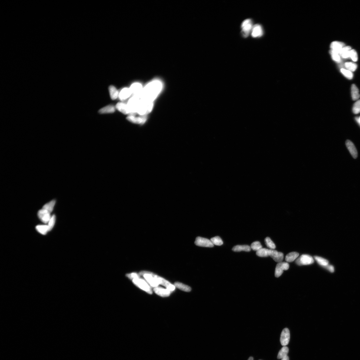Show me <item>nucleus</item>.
I'll return each instance as SVG.
<instances>
[{
    "mask_svg": "<svg viewBox=\"0 0 360 360\" xmlns=\"http://www.w3.org/2000/svg\"><path fill=\"white\" fill-rule=\"evenodd\" d=\"M115 108L113 106L108 105L102 108L99 111L101 114L110 113L115 112Z\"/></svg>",
    "mask_w": 360,
    "mask_h": 360,
    "instance_id": "nucleus-24",
    "label": "nucleus"
},
{
    "mask_svg": "<svg viewBox=\"0 0 360 360\" xmlns=\"http://www.w3.org/2000/svg\"><path fill=\"white\" fill-rule=\"evenodd\" d=\"M151 273L149 272L143 271L140 273V275H143L144 277L151 286L155 287H157L159 284L155 278L151 274Z\"/></svg>",
    "mask_w": 360,
    "mask_h": 360,
    "instance_id": "nucleus-9",
    "label": "nucleus"
},
{
    "mask_svg": "<svg viewBox=\"0 0 360 360\" xmlns=\"http://www.w3.org/2000/svg\"><path fill=\"white\" fill-rule=\"evenodd\" d=\"M251 250V248L248 245H237L232 248L233 251L235 252H240L245 251L249 252Z\"/></svg>",
    "mask_w": 360,
    "mask_h": 360,
    "instance_id": "nucleus-23",
    "label": "nucleus"
},
{
    "mask_svg": "<svg viewBox=\"0 0 360 360\" xmlns=\"http://www.w3.org/2000/svg\"><path fill=\"white\" fill-rule=\"evenodd\" d=\"M174 286L178 288V289L182 290L183 291L190 292L191 290V288L190 287L187 286V285L183 284L182 283L175 282L174 284Z\"/></svg>",
    "mask_w": 360,
    "mask_h": 360,
    "instance_id": "nucleus-29",
    "label": "nucleus"
},
{
    "mask_svg": "<svg viewBox=\"0 0 360 360\" xmlns=\"http://www.w3.org/2000/svg\"><path fill=\"white\" fill-rule=\"evenodd\" d=\"M269 256L271 257L275 262L278 263L282 262L284 258V254L282 253L271 249L269 250Z\"/></svg>",
    "mask_w": 360,
    "mask_h": 360,
    "instance_id": "nucleus-15",
    "label": "nucleus"
},
{
    "mask_svg": "<svg viewBox=\"0 0 360 360\" xmlns=\"http://www.w3.org/2000/svg\"><path fill=\"white\" fill-rule=\"evenodd\" d=\"M269 250L265 248L262 249L257 252V255L261 257H267L269 256Z\"/></svg>",
    "mask_w": 360,
    "mask_h": 360,
    "instance_id": "nucleus-31",
    "label": "nucleus"
},
{
    "mask_svg": "<svg viewBox=\"0 0 360 360\" xmlns=\"http://www.w3.org/2000/svg\"><path fill=\"white\" fill-rule=\"evenodd\" d=\"M56 221V216L55 215H53L52 216L51 219L49 220L48 222V227H49V231L51 230L52 228L54 227V224H55Z\"/></svg>",
    "mask_w": 360,
    "mask_h": 360,
    "instance_id": "nucleus-41",
    "label": "nucleus"
},
{
    "mask_svg": "<svg viewBox=\"0 0 360 360\" xmlns=\"http://www.w3.org/2000/svg\"><path fill=\"white\" fill-rule=\"evenodd\" d=\"M341 73L347 78L351 80L353 78L354 75L352 72L344 68L341 69Z\"/></svg>",
    "mask_w": 360,
    "mask_h": 360,
    "instance_id": "nucleus-35",
    "label": "nucleus"
},
{
    "mask_svg": "<svg viewBox=\"0 0 360 360\" xmlns=\"http://www.w3.org/2000/svg\"><path fill=\"white\" fill-rule=\"evenodd\" d=\"M133 282L136 286L147 292L149 294H152L153 292L150 287L145 280L140 279V278H137L133 279Z\"/></svg>",
    "mask_w": 360,
    "mask_h": 360,
    "instance_id": "nucleus-5",
    "label": "nucleus"
},
{
    "mask_svg": "<svg viewBox=\"0 0 360 360\" xmlns=\"http://www.w3.org/2000/svg\"><path fill=\"white\" fill-rule=\"evenodd\" d=\"M195 244L198 246L201 247H214V245L210 240L201 237L196 238Z\"/></svg>",
    "mask_w": 360,
    "mask_h": 360,
    "instance_id": "nucleus-11",
    "label": "nucleus"
},
{
    "mask_svg": "<svg viewBox=\"0 0 360 360\" xmlns=\"http://www.w3.org/2000/svg\"><path fill=\"white\" fill-rule=\"evenodd\" d=\"M140 101L141 99L138 96H133L129 100L127 105L130 111V114L137 113L138 108Z\"/></svg>",
    "mask_w": 360,
    "mask_h": 360,
    "instance_id": "nucleus-3",
    "label": "nucleus"
},
{
    "mask_svg": "<svg viewBox=\"0 0 360 360\" xmlns=\"http://www.w3.org/2000/svg\"></svg>",
    "mask_w": 360,
    "mask_h": 360,
    "instance_id": "nucleus-49",
    "label": "nucleus"
},
{
    "mask_svg": "<svg viewBox=\"0 0 360 360\" xmlns=\"http://www.w3.org/2000/svg\"><path fill=\"white\" fill-rule=\"evenodd\" d=\"M289 265L286 262H280L278 263L275 268V277H279L283 274L284 270H287L289 269Z\"/></svg>",
    "mask_w": 360,
    "mask_h": 360,
    "instance_id": "nucleus-10",
    "label": "nucleus"
},
{
    "mask_svg": "<svg viewBox=\"0 0 360 360\" xmlns=\"http://www.w3.org/2000/svg\"><path fill=\"white\" fill-rule=\"evenodd\" d=\"M314 259L321 266L326 267L329 264L328 261L321 257L314 256Z\"/></svg>",
    "mask_w": 360,
    "mask_h": 360,
    "instance_id": "nucleus-32",
    "label": "nucleus"
},
{
    "mask_svg": "<svg viewBox=\"0 0 360 360\" xmlns=\"http://www.w3.org/2000/svg\"><path fill=\"white\" fill-rule=\"evenodd\" d=\"M38 231L43 235H45L49 231V227L47 225H38L36 227Z\"/></svg>",
    "mask_w": 360,
    "mask_h": 360,
    "instance_id": "nucleus-30",
    "label": "nucleus"
},
{
    "mask_svg": "<svg viewBox=\"0 0 360 360\" xmlns=\"http://www.w3.org/2000/svg\"><path fill=\"white\" fill-rule=\"evenodd\" d=\"M56 203V201L53 200L50 202L47 203V204L45 205L43 207V209H45L51 213L53 211V207Z\"/></svg>",
    "mask_w": 360,
    "mask_h": 360,
    "instance_id": "nucleus-34",
    "label": "nucleus"
},
{
    "mask_svg": "<svg viewBox=\"0 0 360 360\" xmlns=\"http://www.w3.org/2000/svg\"><path fill=\"white\" fill-rule=\"evenodd\" d=\"M352 111L355 114L360 113V100L357 101L354 103L352 108Z\"/></svg>",
    "mask_w": 360,
    "mask_h": 360,
    "instance_id": "nucleus-39",
    "label": "nucleus"
},
{
    "mask_svg": "<svg viewBox=\"0 0 360 360\" xmlns=\"http://www.w3.org/2000/svg\"><path fill=\"white\" fill-rule=\"evenodd\" d=\"M299 254L296 252H293L288 254L285 257V260L286 262H294L299 256Z\"/></svg>",
    "mask_w": 360,
    "mask_h": 360,
    "instance_id": "nucleus-27",
    "label": "nucleus"
},
{
    "mask_svg": "<svg viewBox=\"0 0 360 360\" xmlns=\"http://www.w3.org/2000/svg\"><path fill=\"white\" fill-rule=\"evenodd\" d=\"M314 262L313 258L307 254H303L296 261V263L299 266L311 264Z\"/></svg>",
    "mask_w": 360,
    "mask_h": 360,
    "instance_id": "nucleus-6",
    "label": "nucleus"
},
{
    "mask_svg": "<svg viewBox=\"0 0 360 360\" xmlns=\"http://www.w3.org/2000/svg\"><path fill=\"white\" fill-rule=\"evenodd\" d=\"M349 57L354 61L356 62L358 60V56L357 52L354 49H351L350 51Z\"/></svg>",
    "mask_w": 360,
    "mask_h": 360,
    "instance_id": "nucleus-40",
    "label": "nucleus"
},
{
    "mask_svg": "<svg viewBox=\"0 0 360 360\" xmlns=\"http://www.w3.org/2000/svg\"><path fill=\"white\" fill-rule=\"evenodd\" d=\"M128 277L133 279L135 278H139V275L136 273H131L128 275Z\"/></svg>",
    "mask_w": 360,
    "mask_h": 360,
    "instance_id": "nucleus-43",
    "label": "nucleus"
},
{
    "mask_svg": "<svg viewBox=\"0 0 360 360\" xmlns=\"http://www.w3.org/2000/svg\"><path fill=\"white\" fill-rule=\"evenodd\" d=\"M289 352V349L288 347L286 346H284L279 351L278 354L277 359H282L284 358L287 356Z\"/></svg>",
    "mask_w": 360,
    "mask_h": 360,
    "instance_id": "nucleus-28",
    "label": "nucleus"
},
{
    "mask_svg": "<svg viewBox=\"0 0 360 360\" xmlns=\"http://www.w3.org/2000/svg\"><path fill=\"white\" fill-rule=\"evenodd\" d=\"M109 92H110V97L112 100H116L119 96V93L117 89L113 86L109 87Z\"/></svg>",
    "mask_w": 360,
    "mask_h": 360,
    "instance_id": "nucleus-26",
    "label": "nucleus"
},
{
    "mask_svg": "<svg viewBox=\"0 0 360 360\" xmlns=\"http://www.w3.org/2000/svg\"><path fill=\"white\" fill-rule=\"evenodd\" d=\"M351 50V48L350 46H344L340 51L339 55L342 58H349L350 56V51Z\"/></svg>",
    "mask_w": 360,
    "mask_h": 360,
    "instance_id": "nucleus-25",
    "label": "nucleus"
},
{
    "mask_svg": "<svg viewBox=\"0 0 360 360\" xmlns=\"http://www.w3.org/2000/svg\"><path fill=\"white\" fill-rule=\"evenodd\" d=\"M344 44L342 42L337 41L332 42L331 45V50L330 53L331 54H338L339 55L340 51L344 47Z\"/></svg>",
    "mask_w": 360,
    "mask_h": 360,
    "instance_id": "nucleus-13",
    "label": "nucleus"
},
{
    "mask_svg": "<svg viewBox=\"0 0 360 360\" xmlns=\"http://www.w3.org/2000/svg\"><path fill=\"white\" fill-rule=\"evenodd\" d=\"M290 338V332L289 329L285 328L282 331L280 336V343L283 346H286L289 344Z\"/></svg>",
    "mask_w": 360,
    "mask_h": 360,
    "instance_id": "nucleus-14",
    "label": "nucleus"
},
{
    "mask_svg": "<svg viewBox=\"0 0 360 360\" xmlns=\"http://www.w3.org/2000/svg\"><path fill=\"white\" fill-rule=\"evenodd\" d=\"M153 106L151 102L144 101L141 99L140 102L138 106L137 113L141 115H145L150 112Z\"/></svg>",
    "mask_w": 360,
    "mask_h": 360,
    "instance_id": "nucleus-2",
    "label": "nucleus"
},
{
    "mask_svg": "<svg viewBox=\"0 0 360 360\" xmlns=\"http://www.w3.org/2000/svg\"><path fill=\"white\" fill-rule=\"evenodd\" d=\"M248 360H254V358L252 357H250Z\"/></svg>",
    "mask_w": 360,
    "mask_h": 360,
    "instance_id": "nucleus-47",
    "label": "nucleus"
},
{
    "mask_svg": "<svg viewBox=\"0 0 360 360\" xmlns=\"http://www.w3.org/2000/svg\"><path fill=\"white\" fill-rule=\"evenodd\" d=\"M356 120L357 121V122L358 123V124H359V125L360 126V122H359V121L358 120Z\"/></svg>",
    "mask_w": 360,
    "mask_h": 360,
    "instance_id": "nucleus-48",
    "label": "nucleus"
},
{
    "mask_svg": "<svg viewBox=\"0 0 360 360\" xmlns=\"http://www.w3.org/2000/svg\"><path fill=\"white\" fill-rule=\"evenodd\" d=\"M132 94L130 88H125L120 91L119 97L121 101H124L130 97Z\"/></svg>",
    "mask_w": 360,
    "mask_h": 360,
    "instance_id": "nucleus-21",
    "label": "nucleus"
},
{
    "mask_svg": "<svg viewBox=\"0 0 360 360\" xmlns=\"http://www.w3.org/2000/svg\"><path fill=\"white\" fill-rule=\"evenodd\" d=\"M51 213L48 211L43 208L38 211V215L39 219L42 222L47 223H48L51 217Z\"/></svg>",
    "mask_w": 360,
    "mask_h": 360,
    "instance_id": "nucleus-12",
    "label": "nucleus"
},
{
    "mask_svg": "<svg viewBox=\"0 0 360 360\" xmlns=\"http://www.w3.org/2000/svg\"><path fill=\"white\" fill-rule=\"evenodd\" d=\"M116 108L118 111L125 115H128L129 114V115H130L131 113L127 104L123 103H118L116 104Z\"/></svg>",
    "mask_w": 360,
    "mask_h": 360,
    "instance_id": "nucleus-19",
    "label": "nucleus"
},
{
    "mask_svg": "<svg viewBox=\"0 0 360 360\" xmlns=\"http://www.w3.org/2000/svg\"><path fill=\"white\" fill-rule=\"evenodd\" d=\"M134 113L128 115L126 119L130 122L136 124H142L145 123L146 120L145 115H138L137 116Z\"/></svg>",
    "mask_w": 360,
    "mask_h": 360,
    "instance_id": "nucleus-8",
    "label": "nucleus"
},
{
    "mask_svg": "<svg viewBox=\"0 0 360 360\" xmlns=\"http://www.w3.org/2000/svg\"><path fill=\"white\" fill-rule=\"evenodd\" d=\"M132 94L134 96H138L140 94L143 90L142 86L140 83H134L131 86L130 88Z\"/></svg>",
    "mask_w": 360,
    "mask_h": 360,
    "instance_id": "nucleus-18",
    "label": "nucleus"
},
{
    "mask_svg": "<svg viewBox=\"0 0 360 360\" xmlns=\"http://www.w3.org/2000/svg\"><path fill=\"white\" fill-rule=\"evenodd\" d=\"M253 26V22L251 19H246L242 22L241 28L243 37L246 38L249 36L250 32H252Z\"/></svg>",
    "mask_w": 360,
    "mask_h": 360,
    "instance_id": "nucleus-4",
    "label": "nucleus"
},
{
    "mask_svg": "<svg viewBox=\"0 0 360 360\" xmlns=\"http://www.w3.org/2000/svg\"><path fill=\"white\" fill-rule=\"evenodd\" d=\"M162 88V84L160 81H153L146 85L138 96L144 101L153 102L160 93Z\"/></svg>",
    "mask_w": 360,
    "mask_h": 360,
    "instance_id": "nucleus-1",
    "label": "nucleus"
},
{
    "mask_svg": "<svg viewBox=\"0 0 360 360\" xmlns=\"http://www.w3.org/2000/svg\"><path fill=\"white\" fill-rule=\"evenodd\" d=\"M345 66L347 70L352 72L354 71L357 68V64L352 62H346L345 63Z\"/></svg>",
    "mask_w": 360,
    "mask_h": 360,
    "instance_id": "nucleus-33",
    "label": "nucleus"
},
{
    "mask_svg": "<svg viewBox=\"0 0 360 360\" xmlns=\"http://www.w3.org/2000/svg\"><path fill=\"white\" fill-rule=\"evenodd\" d=\"M263 33L262 27L260 25L257 24L253 26L251 32V35L253 38H259L263 35Z\"/></svg>",
    "mask_w": 360,
    "mask_h": 360,
    "instance_id": "nucleus-17",
    "label": "nucleus"
},
{
    "mask_svg": "<svg viewBox=\"0 0 360 360\" xmlns=\"http://www.w3.org/2000/svg\"><path fill=\"white\" fill-rule=\"evenodd\" d=\"M210 240L213 245H222L223 244V242L221 238L218 236L212 238Z\"/></svg>",
    "mask_w": 360,
    "mask_h": 360,
    "instance_id": "nucleus-36",
    "label": "nucleus"
},
{
    "mask_svg": "<svg viewBox=\"0 0 360 360\" xmlns=\"http://www.w3.org/2000/svg\"><path fill=\"white\" fill-rule=\"evenodd\" d=\"M332 58L333 60L338 63H340L341 61V58L339 54H331Z\"/></svg>",
    "mask_w": 360,
    "mask_h": 360,
    "instance_id": "nucleus-42",
    "label": "nucleus"
},
{
    "mask_svg": "<svg viewBox=\"0 0 360 360\" xmlns=\"http://www.w3.org/2000/svg\"><path fill=\"white\" fill-rule=\"evenodd\" d=\"M359 89L354 84H352L351 88V94L352 100L356 101L359 98L360 95Z\"/></svg>",
    "mask_w": 360,
    "mask_h": 360,
    "instance_id": "nucleus-22",
    "label": "nucleus"
},
{
    "mask_svg": "<svg viewBox=\"0 0 360 360\" xmlns=\"http://www.w3.org/2000/svg\"><path fill=\"white\" fill-rule=\"evenodd\" d=\"M250 247L252 250L257 252L262 248V246L260 242L258 241L253 242L251 245Z\"/></svg>",
    "mask_w": 360,
    "mask_h": 360,
    "instance_id": "nucleus-38",
    "label": "nucleus"
},
{
    "mask_svg": "<svg viewBox=\"0 0 360 360\" xmlns=\"http://www.w3.org/2000/svg\"><path fill=\"white\" fill-rule=\"evenodd\" d=\"M151 274L155 278L156 281L158 282L159 284L163 285L165 286L167 289L169 290L170 291L173 292L175 289V287L174 285L171 284L170 283L166 280L163 278L158 276L153 273H151Z\"/></svg>",
    "mask_w": 360,
    "mask_h": 360,
    "instance_id": "nucleus-7",
    "label": "nucleus"
},
{
    "mask_svg": "<svg viewBox=\"0 0 360 360\" xmlns=\"http://www.w3.org/2000/svg\"><path fill=\"white\" fill-rule=\"evenodd\" d=\"M355 120H358L359 121V122H360V116L359 117H356L355 118Z\"/></svg>",
    "mask_w": 360,
    "mask_h": 360,
    "instance_id": "nucleus-46",
    "label": "nucleus"
},
{
    "mask_svg": "<svg viewBox=\"0 0 360 360\" xmlns=\"http://www.w3.org/2000/svg\"><path fill=\"white\" fill-rule=\"evenodd\" d=\"M326 267L327 269L331 272H333L334 271V267L332 265H328Z\"/></svg>",
    "mask_w": 360,
    "mask_h": 360,
    "instance_id": "nucleus-44",
    "label": "nucleus"
},
{
    "mask_svg": "<svg viewBox=\"0 0 360 360\" xmlns=\"http://www.w3.org/2000/svg\"><path fill=\"white\" fill-rule=\"evenodd\" d=\"M282 360H289V357L287 356L284 357V358L282 359Z\"/></svg>",
    "mask_w": 360,
    "mask_h": 360,
    "instance_id": "nucleus-45",
    "label": "nucleus"
},
{
    "mask_svg": "<svg viewBox=\"0 0 360 360\" xmlns=\"http://www.w3.org/2000/svg\"><path fill=\"white\" fill-rule=\"evenodd\" d=\"M153 290L156 294L163 297L169 296L171 292L168 289H165L161 287H155Z\"/></svg>",
    "mask_w": 360,
    "mask_h": 360,
    "instance_id": "nucleus-20",
    "label": "nucleus"
},
{
    "mask_svg": "<svg viewBox=\"0 0 360 360\" xmlns=\"http://www.w3.org/2000/svg\"><path fill=\"white\" fill-rule=\"evenodd\" d=\"M346 145L352 157L354 159L356 158L358 156V153L353 143L351 140H347L346 141Z\"/></svg>",
    "mask_w": 360,
    "mask_h": 360,
    "instance_id": "nucleus-16",
    "label": "nucleus"
},
{
    "mask_svg": "<svg viewBox=\"0 0 360 360\" xmlns=\"http://www.w3.org/2000/svg\"><path fill=\"white\" fill-rule=\"evenodd\" d=\"M265 242L267 246L270 249L274 250L276 248L274 243L269 237H267L265 238Z\"/></svg>",
    "mask_w": 360,
    "mask_h": 360,
    "instance_id": "nucleus-37",
    "label": "nucleus"
}]
</instances>
